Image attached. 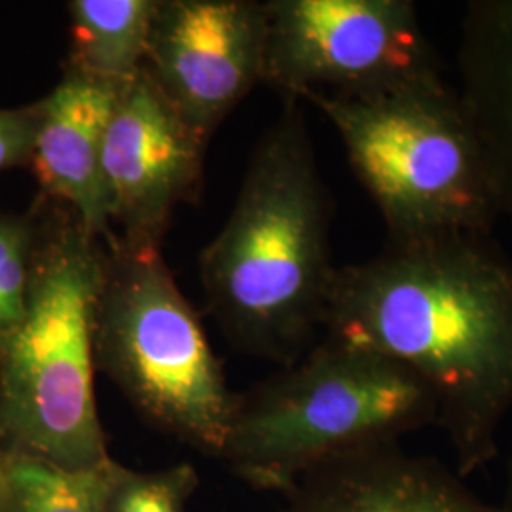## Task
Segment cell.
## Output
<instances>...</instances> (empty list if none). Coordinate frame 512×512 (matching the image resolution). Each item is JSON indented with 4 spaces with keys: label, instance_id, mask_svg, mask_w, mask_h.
<instances>
[{
    "label": "cell",
    "instance_id": "7",
    "mask_svg": "<svg viewBox=\"0 0 512 512\" xmlns=\"http://www.w3.org/2000/svg\"><path fill=\"white\" fill-rule=\"evenodd\" d=\"M262 84L285 101L374 97L442 82L410 0H272Z\"/></svg>",
    "mask_w": 512,
    "mask_h": 512
},
{
    "label": "cell",
    "instance_id": "9",
    "mask_svg": "<svg viewBox=\"0 0 512 512\" xmlns=\"http://www.w3.org/2000/svg\"><path fill=\"white\" fill-rule=\"evenodd\" d=\"M205 148L207 139L143 67L122 88L103 143L101 171L116 238L160 249L175 209L202 192Z\"/></svg>",
    "mask_w": 512,
    "mask_h": 512
},
{
    "label": "cell",
    "instance_id": "12",
    "mask_svg": "<svg viewBox=\"0 0 512 512\" xmlns=\"http://www.w3.org/2000/svg\"><path fill=\"white\" fill-rule=\"evenodd\" d=\"M459 90L494 186L499 219L512 222V0H475L459 40Z\"/></svg>",
    "mask_w": 512,
    "mask_h": 512
},
{
    "label": "cell",
    "instance_id": "14",
    "mask_svg": "<svg viewBox=\"0 0 512 512\" xmlns=\"http://www.w3.org/2000/svg\"><path fill=\"white\" fill-rule=\"evenodd\" d=\"M114 459L93 469H65L2 450L0 512H105Z\"/></svg>",
    "mask_w": 512,
    "mask_h": 512
},
{
    "label": "cell",
    "instance_id": "4",
    "mask_svg": "<svg viewBox=\"0 0 512 512\" xmlns=\"http://www.w3.org/2000/svg\"><path fill=\"white\" fill-rule=\"evenodd\" d=\"M431 425L437 406L410 370L325 338L239 395L222 458L253 488L289 494L332 459L397 444Z\"/></svg>",
    "mask_w": 512,
    "mask_h": 512
},
{
    "label": "cell",
    "instance_id": "2",
    "mask_svg": "<svg viewBox=\"0 0 512 512\" xmlns=\"http://www.w3.org/2000/svg\"><path fill=\"white\" fill-rule=\"evenodd\" d=\"M330 205L298 101L256 145L239 196L200 258L203 291L236 348L283 366L323 329L336 266Z\"/></svg>",
    "mask_w": 512,
    "mask_h": 512
},
{
    "label": "cell",
    "instance_id": "19",
    "mask_svg": "<svg viewBox=\"0 0 512 512\" xmlns=\"http://www.w3.org/2000/svg\"><path fill=\"white\" fill-rule=\"evenodd\" d=\"M0 454H2V448H0Z\"/></svg>",
    "mask_w": 512,
    "mask_h": 512
},
{
    "label": "cell",
    "instance_id": "17",
    "mask_svg": "<svg viewBox=\"0 0 512 512\" xmlns=\"http://www.w3.org/2000/svg\"><path fill=\"white\" fill-rule=\"evenodd\" d=\"M37 124V103L19 109H0V173L31 165Z\"/></svg>",
    "mask_w": 512,
    "mask_h": 512
},
{
    "label": "cell",
    "instance_id": "10",
    "mask_svg": "<svg viewBox=\"0 0 512 512\" xmlns=\"http://www.w3.org/2000/svg\"><path fill=\"white\" fill-rule=\"evenodd\" d=\"M122 88L65 69L54 90L37 101V137L29 165L40 196L73 211L105 243L116 234L110 226L101 158Z\"/></svg>",
    "mask_w": 512,
    "mask_h": 512
},
{
    "label": "cell",
    "instance_id": "6",
    "mask_svg": "<svg viewBox=\"0 0 512 512\" xmlns=\"http://www.w3.org/2000/svg\"><path fill=\"white\" fill-rule=\"evenodd\" d=\"M95 366L165 433L219 456L238 397L158 247L105 243Z\"/></svg>",
    "mask_w": 512,
    "mask_h": 512
},
{
    "label": "cell",
    "instance_id": "18",
    "mask_svg": "<svg viewBox=\"0 0 512 512\" xmlns=\"http://www.w3.org/2000/svg\"><path fill=\"white\" fill-rule=\"evenodd\" d=\"M501 512H512V452L509 463H507V478H505V494H503V503L497 505Z\"/></svg>",
    "mask_w": 512,
    "mask_h": 512
},
{
    "label": "cell",
    "instance_id": "5",
    "mask_svg": "<svg viewBox=\"0 0 512 512\" xmlns=\"http://www.w3.org/2000/svg\"><path fill=\"white\" fill-rule=\"evenodd\" d=\"M306 101L338 131L389 241L492 232L499 211L486 158L458 92L444 80Z\"/></svg>",
    "mask_w": 512,
    "mask_h": 512
},
{
    "label": "cell",
    "instance_id": "11",
    "mask_svg": "<svg viewBox=\"0 0 512 512\" xmlns=\"http://www.w3.org/2000/svg\"><path fill=\"white\" fill-rule=\"evenodd\" d=\"M283 512H501L456 469L404 452L401 442L332 459L302 476Z\"/></svg>",
    "mask_w": 512,
    "mask_h": 512
},
{
    "label": "cell",
    "instance_id": "3",
    "mask_svg": "<svg viewBox=\"0 0 512 512\" xmlns=\"http://www.w3.org/2000/svg\"><path fill=\"white\" fill-rule=\"evenodd\" d=\"M27 306L0 338V448L65 469L110 461L93 374L105 241L73 211L38 198Z\"/></svg>",
    "mask_w": 512,
    "mask_h": 512
},
{
    "label": "cell",
    "instance_id": "1",
    "mask_svg": "<svg viewBox=\"0 0 512 512\" xmlns=\"http://www.w3.org/2000/svg\"><path fill=\"white\" fill-rule=\"evenodd\" d=\"M323 329L425 384L459 476L495 458L512 408V266L486 236L389 241L338 268Z\"/></svg>",
    "mask_w": 512,
    "mask_h": 512
},
{
    "label": "cell",
    "instance_id": "8",
    "mask_svg": "<svg viewBox=\"0 0 512 512\" xmlns=\"http://www.w3.org/2000/svg\"><path fill=\"white\" fill-rule=\"evenodd\" d=\"M268 18L255 0H160L145 71L209 141L264 80Z\"/></svg>",
    "mask_w": 512,
    "mask_h": 512
},
{
    "label": "cell",
    "instance_id": "15",
    "mask_svg": "<svg viewBox=\"0 0 512 512\" xmlns=\"http://www.w3.org/2000/svg\"><path fill=\"white\" fill-rule=\"evenodd\" d=\"M37 241V203L25 215L0 211V338L25 313Z\"/></svg>",
    "mask_w": 512,
    "mask_h": 512
},
{
    "label": "cell",
    "instance_id": "16",
    "mask_svg": "<svg viewBox=\"0 0 512 512\" xmlns=\"http://www.w3.org/2000/svg\"><path fill=\"white\" fill-rule=\"evenodd\" d=\"M200 478L190 463L139 473L114 463L105 512H184Z\"/></svg>",
    "mask_w": 512,
    "mask_h": 512
},
{
    "label": "cell",
    "instance_id": "13",
    "mask_svg": "<svg viewBox=\"0 0 512 512\" xmlns=\"http://www.w3.org/2000/svg\"><path fill=\"white\" fill-rule=\"evenodd\" d=\"M160 0H73L67 69L126 86L145 67L152 21Z\"/></svg>",
    "mask_w": 512,
    "mask_h": 512
}]
</instances>
